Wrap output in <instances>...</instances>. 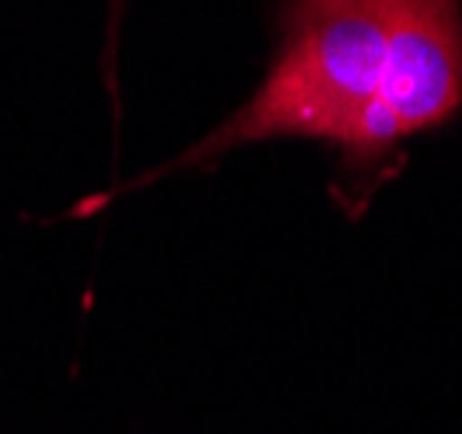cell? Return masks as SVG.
I'll return each instance as SVG.
<instances>
[{
	"label": "cell",
	"instance_id": "cell-1",
	"mask_svg": "<svg viewBox=\"0 0 462 434\" xmlns=\"http://www.w3.org/2000/svg\"><path fill=\"white\" fill-rule=\"evenodd\" d=\"M390 14L393 0H292L285 42L261 91L161 174L282 136L327 139L347 150L379 97Z\"/></svg>",
	"mask_w": 462,
	"mask_h": 434
},
{
	"label": "cell",
	"instance_id": "cell-2",
	"mask_svg": "<svg viewBox=\"0 0 462 434\" xmlns=\"http://www.w3.org/2000/svg\"><path fill=\"white\" fill-rule=\"evenodd\" d=\"M375 105L400 139L445 125L462 108V0H393Z\"/></svg>",
	"mask_w": 462,
	"mask_h": 434
}]
</instances>
